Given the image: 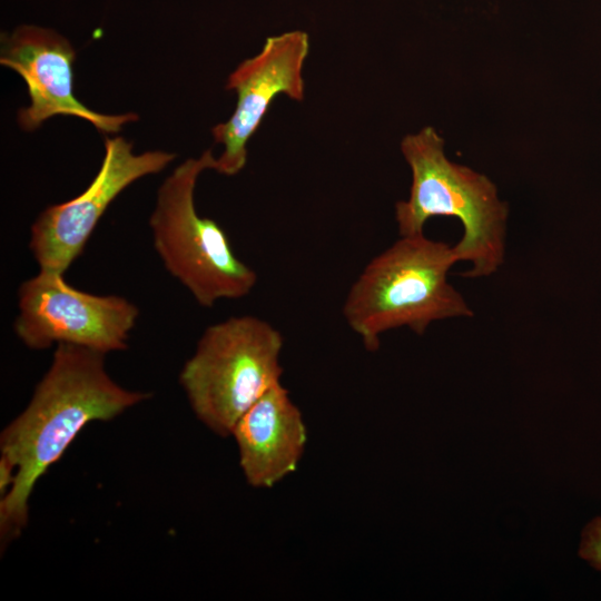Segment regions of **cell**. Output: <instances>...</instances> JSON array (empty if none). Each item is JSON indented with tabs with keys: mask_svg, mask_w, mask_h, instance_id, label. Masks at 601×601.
Masks as SVG:
<instances>
[{
	"mask_svg": "<svg viewBox=\"0 0 601 601\" xmlns=\"http://www.w3.org/2000/svg\"><path fill=\"white\" fill-rule=\"evenodd\" d=\"M18 338L31 349L71 344L104 354L128 347L138 307L118 295H96L69 285L63 274L40 270L18 290Z\"/></svg>",
	"mask_w": 601,
	"mask_h": 601,
	"instance_id": "obj_6",
	"label": "cell"
},
{
	"mask_svg": "<svg viewBox=\"0 0 601 601\" xmlns=\"http://www.w3.org/2000/svg\"><path fill=\"white\" fill-rule=\"evenodd\" d=\"M401 149L412 171L410 197L395 205L400 236L423 234L432 217L457 218L462 236L453 246L469 278L489 277L502 267L506 252L508 204L489 177L447 159L444 140L425 127L407 135Z\"/></svg>",
	"mask_w": 601,
	"mask_h": 601,
	"instance_id": "obj_3",
	"label": "cell"
},
{
	"mask_svg": "<svg viewBox=\"0 0 601 601\" xmlns=\"http://www.w3.org/2000/svg\"><path fill=\"white\" fill-rule=\"evenodd\" d=\"M105 355L58 344L29 404L1 432V455L17 469L12 487L0 500L2 544L22 532L35 485L87 424L110 421L150 397L116 383L106 370Z\"/></svg>",
	"mask_w": 601,
	"mask_h": 601,
	"instance_id": "obj_1",
	"label": "cell"
},
{
	"mask_svg": "<svg viewBox=\"0 0 601 601\" xmlns=\"http://www.w3.org/2000/svg\"><path fill=\"white\" fill-rule=\"evenodd\" d=\"M309 38L295 30L268 37L258 55L244 60L228 77L226 88L237 96L230 118L211 129L215 142L224 145L214 170L237 175L247 162V144L278 95L304 99L303 66Z\"/></svg>",
	"mask_w": 601,
	"mask_h": 601,
	"instance_id": "obj_8",
	"label": "cell"
},
{
	"mask_svg": "<svg viewBox=\"0 0 601 601\" xmlns=\"http://www.w3.org/2000/svg\"><path fill=\"white\" fill-rule=\"evenodd\" d=\"M457 262L446 243L424 233L401 236L352 284L343 305L347 325L374 352L391 329L406 327L423 335L434 322L472 317V308L447 279Z\"/></svg>",
	"mask_w": 601,
	"mask_h": 601,
	"instance_id": "obj_2",
	"label": "cell"
},
{
	"mask_svg": "<svg viewBox=\"0 0 601 601\" xmlns=\"http://www.w3.org/2000/svg\"><path fill=\"white\" fill-rule=\"evenodd\" d=\"M174 159V154L161 150L136 155L132 144L124 137H106L101 166L87 189L47 207L31 225L29 248L39 269L65 274L115 198L137 179L161 171Z\"/></svg>",
	"mask_w": 601,
	"mask_h": 601,
	"instance_id": "obj_7",
	"label": "cell"
},
{
	"mask_svg": "<svg viewBox=\"0 0 601 601\" xmlns=\"http://www.w3.org/2000/svg\"><path fill=\"white\" fill-rule=\"evenodd\" d=\"M211 149L188 158L165 179L149 219L152 244L167 272L204 307L247 296L257 274L233 252L228 236L195 207L199 175L214 169Z\"/></svg>",
	"mask_w": 601,
	"mask_h": 601,
	"instance_id": "obj_4",
	"label": "cell"
},
{
	"mask_svg": "<svg viewBox=\"0 0 601 601\" xmlns=\"http://www.w3.org/2000/svg\"><path fill=\"white\" fill-rule=\"evenodd\" d=\"M231 436L247 483L269 489L296 471L307 428L300 410L278 382L240 416Z\"/></svg>",
	"mask_w": 601,
	"mask_h": 601,
	"instance_id": "obj_10",
	"label": "cell"
},
{
	"mask_svg": "<svg viewBox=\"0 0 601 601\" xmlns=\"http://www.w3.org/2000/svg\"><path fill=\"white\" fill-rule=\"evenodd\" d=\"M579 554L601 571V516L593 519L583 531Z\"/></svg>",
	"mask_w": 601,
	"mask_h": 601,
	"instance_id": "obj_11",
	"label": "cell"
},
{
	"mask_svg": "<svg viewBox=\"0 0 601 601\" xmlns=\"http://www.w3.org/2000/svg\"><path fill=\"white\" fill-rule=\"evenodd\" d=\"M75 59L70 42L53 30L26 24L2 33L0 63L20 75L30 97V105L18 112L23 130L33 131L57 115L87 120L104 134H116L138 119L134 112L100 114L79 101L73 93Z\"/></svg>",
	"mask_w": 601,
	"mask_h": 601,
	"instance_id": "obj_9",
	"label": "cell"
},
{
	"mask_svg": "<svg viewBox=\"0 0 601 601\" xmlns=\"http://www.w3.org/2000/svg\"><path fill=\"white\" fill-rule=\"evenodd\" d=\"M17 475L16 465L6 456L0 455V494L6 495L12 487Z\"/></svg>",
	"mask_w": 601,
	"mask_h": 601,
	"instance_id": "obj_12",
	"label": "cell"
},
{
	"mask_svg": "<svg viewBox=\"0 0 601 601\" xmlns=\"http://www.w3.org/2000/svg\"><path fill=\"white\" fill-rule=\"evenodd\" d=\"M284 339L253 315L208 326L179 374L197 418L219 436H230L240 416L280 382Z\"/></svg>",
	"mask_w": 601,
	"mask_h": 601,
	"instance_id": "obj_5",
	"label": "cell"
}]
</instances>
